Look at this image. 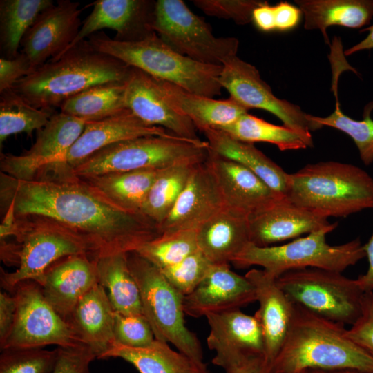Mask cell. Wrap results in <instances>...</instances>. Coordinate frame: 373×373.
<instances>
[{"mask_svg": "<svg viewBox=\"0 0 373 373\" xmlns=\"http://www.w3.org/2000/svg\"><path fill=\"white\" fill-rule=\"evenodd\" d=\"M0 199L2 211L43 216L66 227L82 239L94 260L137 251L161 236L145 216L117 208L73 175L23 180L1 172Z\"/></svg>", "mask_w": 373, "mask_h": 373, "instance_id": "1", "label": "cell"}, {"mask_svg": "<svg viewBox=\"0 0 373 373\" xmlns=\"http://www.w3.org/2000/svg\"><path fill=\"white\" fill-rule=\"evenodd\" d=\"M15 217L10 235L1 240V259L17 267L12 272L1 270V285L10 294L21 282L39 283L47 269L61 258L88 256L82 239L58 222L39 215Z\"/></svg>", "mask_w": 373, "mask_h": 373, "instance_id": "4", "label": "cell"}, {"mask_svg": "<svg viewBox=\"0 0 373 373\" xmlns=\"http://www.w3.org/2000/svg\"><path fill=\"white\" fill-rule=\"evenodd\" d=\"M276 283L289 298L309 312L343 325L360 317L364 291L342 272L305 268L285 272Z\"/></svg>", "mask_w": 373, "mask_h": 373, "instance_id": "10", "label": "cell"}, {"mask_svg": "<svg viewBox=\"0 0 373 373\" xmlns=\"http://www.w3.org/2000/svg\"><path fill=\"white\" fill-rule=\"evenodd\" d=\"M57 347L1 350L0 373H50L57 357Z\"/></svg>", "mask_w": 373, "mask_h": 373, "instance_id": "41", "label": "cell"}, {"mask_svg": "<svg viewBox=\"0 0 373 373\" xmlns=\"http://www.w3.org/2000/svg\"><path fill=\"white\" fill-rule=\"evenodd\" d=\"M109 358H122L133 365L140 373H209L207 366L173 350L168 343L156 339L151 345L142 348L115 343L100 359Z\"/></svg>", "mask_w": 373, "mask_h": 373, "instance_id": "32", "label": "cell"}, {"mask_svg": "<svg viewBox=\"0 0 373 373\" xmlns=\"http://www.w3.org/2000/svg\"><path fill=\"white\" fill-rule=\"evenodd\" d=\"M55 364L50 373H90L89 364L95 354L84 345L73 347H57Z\"/></svg>", "mask_w": 373, "mask_h": 373, "instance_id": "46", "label": "cell"}, {"mask_svg": "<svg viewBox=\"0 0 373 373\" xmlns=\"http://www.w3.org/2000/svg\"><path fill=\"white\" fill-rule=\"evenodd\" d=\"M17 299L13 294L0 293V345L9 334L17 313Z\"/></svg>", "mask_w": 373, "mask_h": 373, "instance_id": "49", "label": "cell"}, {"mask_svg": "<svg viewBox=\"0 0 373 373\" xmlns=\"http://www.w3.org/2000/svg\"><path fill=\"white\" fill-rule=\"evenodd\" d=\"M86 122L63 113H54L37 131L30 149L21 155L1 154V172L14 178L30 180L49 164L64 155L82 133Z\"/></svg>", "mask_w": 373, "mask_h": 373, "instance_id": "15", "label": "cell"}, {"mask_svg": "<svg viewBox=\"0 0 373 373\" xmlns=\"http://www.w3.org/2000/svg\"><path fill=\"white\" fill-rule=\"evenodd\" d=\"M251 242L268 247L321 229L336 227L327 218L299 207L285 198L249 217Z\"/></svg>", "mask_w": 373, "mask_h": 373, "instance_id": "22", "label": "cell"}, {"mask_svg": "<svg viewBox=\"0 0 373 373\" xmlns=\"http://www.w3.org/2000/svg\"><path fill=\"white\" fill-rule=\"evenodd\" d=\"M365 257L368 261L367 271L359 276L356 282L364 292H373V233L366 244L364 245Z\"/></svg>", "mask_w": 373, "mask_h": 373, "instance_id": "51", "label": "cell"}, {"mask_svg": "<svg viewBox=\"0 0 373 373\" xmlns=\"http://www.w3.org/2000/svg\"><path fill=\"white\" fill-rule=\"evenodd\" d=\"M212 152L234 161L259 177L276 194L285 198L289 173L256 148L254 144L234 139L219 128L202 131Z\"/></svg>", "mask_w": 373, "mask_h": 373, "instance_id": "29", "label": "cell"}, {"mask_svg": "<svg viewBox=\"0 0 373 373\" xmlns=\"http://www.w3.org/2000/svg\"><path fill=\"white\" fill-rule=\"evenodd\" d=\"M260 0H194L193 4L206 15L233 20L238 25L252 21V13Z\"/></svg>", "mask_w": 373, "mask_h": 373, "instance_id": "45", "label": "cell"}, {"mask_svg": "<svg viewBox=\"0 0 373 373\" xmlns=\"http://www.w3.org/2000/svg\"><path fill=\"white\" fill-rule=\"evenodd\" d=\"M307 373H363L353 370H309Z\"/></svg>", "mask_w": 373, "mask_h": 373, "instance_id": "53", "label": "cell"}, {"mask_svg": "<svg viewBox=\"0 0 373 373\" xmlns=\"http://www.w3.org/2000/svg\"><path fill=\"white\" fill-rule=\"evenodd\" d=\"M301 10L287 1L271 6L263 1L252 13V21L263 32L288 31L296 28L300 21Z\"/></svg>", "mask_w": 373, "mask_h": 373, "instance_id": "43", "label": "cell"}, {"mask_svg": "<svg viewBox=\"0 0 373 373\" xmlns=\"http://www.w3.org/2000/svg\"><path fill=\"white\" fill-rule=\"evenodd\" d=\"M12 294L17 299L16 317L9 334L0 345L1 350L83 345L46 301L38 283L33 280L21 282Z\"/></svg>", "mask_w": 373, "mask_h": 373, "instance_id": "12", "label": "cell"}, {"mask_svg": "<svg viewBox=\"0 0 373 373\" xmlns=\"http://www.w3.org/2000/svg\"><path fill=\"white\" fill-rule=\"evenodd\" d=\"M205 317L210 327L207 344L216 352L214 365L225 370L247 358L265 355L262 330L254 315L237 309Z\"/></svg>", "mask_w": 373, "mask_h": 373, "instance_id": "17", "label": "cell"}, {"mask_svg": "<svg viewBox=\"0 0 373 373\" xmlns=\"http://www.w3.org/2000/svg\"><path fill=\"white\" fill-rule=\"evenodd\" d=\"M225 207L206 161L196 164L172 210L159 226L162 234L196 231Z\"/></svg>", "mask_w": 373, "mask_h": 373, "instance_id": "21", "label": "cell"}, {"mask_svg": "<svg viewBox=\"0 0 373 373\" xmlns=\"http://www.w3.org/2000/svg\"><path fill=\"white\" fill-rule=\"evenodd\" d=\"M347 335L373 356V292L364 293L361 314Z\"/></svg>", "mask_w": 373, "mask_h": 373, "instance_id": "47", "label": "cell"}, {"mask_svg": "<svg viewBox=\"0 0 373 373\" xmlns=\"http://www.w3.org/2000/svg\"><path fill=\"white\" fill-rule=\"evenodd\" d=\"M157 79L167 102L180 114L189 118L201 132L208 128H220L229 125L248 113L249 110L230 97L227 99H216Z\"/></svg>", "mask_w": 373, "mask_h": 373, "instance_id": "28", "label": "cell"}, {"mask_svg": "<svg viewBox=\"0 0 373 373\" xmlns=\"http://www.w3.org/2000/svg\"><path fill=\"white\" fill-rule=\"evenodd\" d=\"M372 110L373 102H371L364 108L363 119L356 120L344 114L337 102L334 112L329 115L318 117L309 114V118L322 128L329 126L349 135L357 147L361 161L368 166L373 162Z\"/></svg>", "mask_w": 373, "mask_h": 373, "instance_id": "39", "label": "cell"}, {"mask_svg": "<svg viewBox=\"0 0 373 373\" xmlns=\"http://www.w3.org/2000/svg\"><path fill=\"white\" fill-rule=\"evenodd\" d=\"M198 250L195 231L162 234L136 252L160 269L172 266Z\"/></svg>", "mask_w": 373, "mask_h": 373, "instance_id": "40", "label": "cell"}, {"mask_svg": "<svg viewBox=\"0 0 373 373\" xmlns=\"http://www.w3.org/2000/svg\"><path fill=\"white\" fill-rule=\"evenodd\" d=\"M256 301L254 285L229 263L213 264L196 288L184 296L185 314L193 318L240 309Z\"/></svg>", "mask_w": 373, "mask_h": 373, "instance_id": "19", "label": "cell"}, {"mask_svg": "<svg viewBox=\"0 0 373 373\" xmlns=\"http://www.w3.org/2000/svg\"><path fill=\"white\" fill-rule=\"evenodd\" d=\"M148 135L178 137L164 128L146 124L128 109L102 119L86 122L82 133L66 153L40 169L35 178L67 175L73 168L108 145Z\"/></svg>", "mask_w": 373, "mask_h": 373, "instance_id": "14", "label": "cell"}, {"mask_svg": "<svg viewBox=\"0 0 373 373\" xmlns=\"http://www.w3.org/2000/svg\"><path fill=\"white\" fill-rule=\"evenodd\" d=\"M219 129L239 141L251 144L267 142L276 145L280 151L309 147L303 137L295 131L284 125L273 124L249 113Z\"/></svg>", "mask_w": 373, "mask_h": 373, "instance_id": "37", "label": "cell"}, {"mask_svg": "<svg viewBox=\"0 0 373 373\" xmlns=\"http://www.w3.org/2000/svg\"><path fill=\"white\" fill-rule=\"evenodd\" d=\"M124 84L126 107L142 122L164 128L182 139L209 145L198 137L193 123L167 102L155 77L131 67Z\"/></svg>", "mask_w": 373, "mask_h": 373, "instance_id": "18", "label": "cell"}, {"mask_svg": "<svg viewBox=\"0 0 373 373\" xmlns=\"http://www.w3.org/2000/svg\"><path fill=\"white\" fill-rule=\"evenodd\" d=\"M96 50L187 91L212 97L221 93L218 79L222 66L209 65L184 56L155 32L135 41H119L104 32L88 38Z\"/></svg>", "mask_w": 373, "mask_h": 373, "instance_id": "6", "label": "cell"}, {"mask_svg": "<svg viewBox=\"0 0 373 373\" xmlns=\"http://www.w3.org/2000/svg\"><path fill=\"white\" fill-rule=\"evenodd\" d=\"M199 163L201 162H184L165 168L152 185L141 213L158 228L172 210L195 166Z\"/></svg>", "mask_w": 373, "mask_h": 373, "instance_id": "36", "label": "cell"}, {"mask_svg": "<svg viewBox=\"0 0 373 373\" xmlns=\"http://www.w3.org/2000/svg\"><path fill=\"white\" fill-rule=\"evenodd\" d=\"M299 373H307V371H303V372H300Z\"/></svg>", "mask_w": 373, "mask_h": 373, "instance_id": "54", "label": "cell"}, {"mask_svg": "<svg viewBox=\"0 0 373 373\" xmlns=\"http://www.w3.org/2000/svg\"><path fill=\"white\" fill-rule=\"evenodd\" d=\"M219 84L238 104L247 110L262 109L277 117L283 125L300 134L309 147L314 146L311 132L322 128L312 122L309 114L287 100L278 98L252 64L237 55L222 64Z\"/></svg>", "mask_w": 373, "mask_h": 373, "instance_id": "13", "label": "cell"}, {"mask_svg": "<svg viewBox=\"0 0 373 373\" xmlns=\"http://www.w3.org/2000/svg\"><path fill=\"white\" fill-rule=\"evenodd\" d=\"M113 334L115 343L134 348L146 347L155 340L144 314L126 315L115 312Z\"/></svg>", "mask_w": 373, "mask_h": 373, "instance_id": "44", "label": "cell"}, {"mask_svg": "<svg viewBox=\"0 0 373 373\" xmlns=\"http://www.w3.org/2000/svg\"><path fill=\"white\" fill-rule=\"evenodd\" d=\"M114 313L105 289L98 283L79 300L67 321L81 343L98 359L115 343Z\"/></svg>", "mask_w": 373, "mask_h": 373, "instance_id": "26", "label": "cell"}, {"mask_svg": "<svg viewBox=\"0 0 373 373\" xmlns=\"http://www.w3.org/2000/svg\"><path fill=\"white\" fill-rule=\"evenodd\" d=\"M195 232L198 249L213 264L231 262L251 243L249 216L226 206Z\"/></svg>", "mask_w": 373, "mask_h": 373, "instance_id": "27", "label": "cell"}, {"mask_svg": "<svg viewBox=\"0 0 373 373\" xmlns=\"http://www.w3.org/2000/svg\"><path fill=\"white\" fill-rule=\"evenodd\" d=\"M209 147L180 137H139L102 149L73 168L67 175L83 178L163 169L184 162H202L208 157Z\"/></svg>", "mask_w": 373, "mask_h": 373, "instance_id": "9", "label": "cell"}, {"mask_svg": "<svg viewBox=\"0 0 373 373\" xmlns=\"http://www.w3.org/2000/svg\"><path fill=\"white\" fill-rule=\"evenodd\" d=\"M361 32H368V35L364 39L345 50V55L349 56L359 51L373 49V24L363 28Z\"/></svg>", "mask_w": 373, "mask_h": 373, "instance_id": "52", "label": "cell"}, {"mask_svg": "<svg viewBox=\"0 0 373 373\" xmlns=\"http://www.w3.org/2000/svg\"><path fill=\"white\" fill-rule=\"evenodd\" d=\"M82 12L79 2L59 0L39 14L21 43L35 70L67 50L82 26Z\"/></svg>", "mask_w": 373, "mask_h": 373, "instance_id": "16", "label": "cell"}, {"mask_svg": "<svg viewBox=\"0 0 373 373\" xmlns=\"http://www.w3.org/2000/svg\"><path fill=\"white\" fill-rule=\"evenodd\" d=\"M155 5V1L149 0L95 1L92 3L93 10L82 22L67 50L104 28L116 31L114 39L119 41L145 38L154 32L152 24Z\"/></svg>", "mask_w": 373, "mask_h": 373, "instance_id": "20", "label": "cell"}, {"mask_svg": "<svg viewBox=\"0 0 373 373\" xmlns=\"http://www.w3.org/2000/svg\"><path fill=\"white\" fill-rule=\"evenodd\" d=\"M206 163L215 177L228 208L249 217L284 198L252 171L212 152L209 147Z\"/></svg>", "mask_w": 373, "mask_h": 373, "instance_id": "24", "label": "cell"}, {"mask_svg": "<svg viewBox=\"0 0 373 373\" xmlns=\"http://www.w3.org/2000/svg\"><path fill=\"white\" fill-rule=\"evenodd\" d=\"M304 17V28L318 30L329 44L327 29L332 26L360 28L373 19V0H295Z\"/></svg>", "mask_w": 373, "mask_h": 373, "instance_id": "31", "label": "cell"}, {"mask_svg": "<svg viewBox=\"0 0 373 373\" xmlns=\"http://www.w3.org/2000/svg\"><path fill=\"white\" fill-rule=\"evenodd\" d=\"M152 29L175 51L202 64L222 66L237 55L236 37L214 36L209 25L182 0L156 1Z\"/></svg>", "mask_w": 373, "mask_h": 373, "instance_id": "11", "label": "cell"}, {"mask_svg": "<svg viewBox=\"0 0 373 373\" xmlns=\"http://www.w3.org/2000/svg\"><path fill=\"white\" fill-rule=\"evenodd\" d=\"M345 369L373 373V356L347 336L345 325L294 303L291 328L271 373Z\"/></svg>", "mask_w": 373, "mask_h": 373, "instance_id": "2", "label": "cell"}, {"mask_svg": "<svg viewBox=\"0 0 373 373\" xmlns=\"http://www.w3.org/2000/svg\"><path fill=\"white\" fill-rule=\"evenodd\" d=\"M98 282L105 289L113 310L126 314H143L140 290L122 253L95 260Z\"/></svg>", "mask_w": 373, "mask_h": 373, "instance_id": "33", "label": "cell"}, {"mask_svg": "<svg viewBox=\"0 0 373 373\" xmlns=\"http://www.w3.org/2000/svg\"><path fill=\"white\" fill-rule=\"evenodd\" d=\"M285 198L327 218L346 217L373 209V178L348 163L309 164L289 173Z\"/></svg>", "mask_w": 373, "mask_h": 373, "instance_id": "5", "label": "cell"}, {"mask_svg": "<svg viewBox=\"0 0 373 373\" xmlns=\"http://www.w3.org/2000/svg\"><path fill=\"white\" fill-rule=\"evenodd\" d=\"M127 261L140 290L143 314L155 339L171 343L199 365L207 366L198 336L185 325L184 296L158 267L136 251L127 253Z\"/></svg>", "mask_w": 373, "mask_h": 373, "instance_id": "7", "label": "cell"}, {"mask_svg": "<svg viewBox=\"0 0 373 373\" xmlns=\"http://www.w3.org/2000/svg\"><path fill=\"white\" fill-rule=\"evenodd\" d=\"M130 69L84 40L19 80L12 88L35 108L52 110L93 86L125 82Z\"/></svg>", "mask_w": 373, "mask_h": 373, "instance_id": "3", "label": "cell"}, {"mask_svg": "<svg viewBox=\"0 0 373 373\" xmlns=\"http://www.w3.org/2000/svg\"><path fill=\"white\" fill-rule=\"evenodd\" d=\"M254 285L259 307L254 314L261 326L265 356L271 363L289 334L294 315V303L263 269H252L245 275Z\"/></svg>", "mask_w": 373, "mask_h": 373, "instance_id": "25", "label": "cell"}, {"mask_svg": "<svg viewBox=\"0 0 373 373\" xmlns=\"http://www.w3.org/2000/svg\"><path fill=\"white\" fill-rule=\"evenodd\" d=\"M162 170L147 169L78 178L117 208L131 213H142L146 197Z\"/></svg>", "mask_w": 373, "mask_h": 373, "instance_id": "30", "label": "cell"}, {"mask_svg": "<svg viewBox=\"0 0 373 373\" xmlns=\"http://www.w3.org/2000/svg\"><path fill=\"white\" fill-rule=\"evenodd\" d=\"M98 283L95 260L80 254L54 262L38 284L46 301L67 323L79 300Z\"/></svg>", "mask_w": 373, "mask_h": 373, "instance_id": "23", "label": "cell"}, {"mask_svg": "<svg viewBox=\"0 0 373 373\" xmlns=\"http://www.w3.org/2000/svg\"><path fill=\"white\" fill-rule=\"evenodd\" d=\"M272 365L265 355L247 358L225 370L226 373H271Z\"/></svg>", "mask_w": 373, "mask_h": 373, "instance_id": "50", "label": "cell"}, {"mask_svg": "<svg viewBox=\"0 0 373 373\" xmlns=\"http://www.w3.org/2000/svg\"><path fill=\"white\" fill-rule=\"evenodd\" d=\"M335 227L318 230L278 246L258 247L251 242L231 262L238 268L262 267L275 278L286 271L318 268L343 272L365 257L358 238L338 245H330L326 235Z\"/></svg>", "mask_w": 373, "mask_h": 373, "instance_id": "8", "label": "cell"}, {"mask_svg": "<svg viewBox=\"0 0 373 373\" xmlns=\"http://www.w3.org/2000/svg\"><path fill=\"white\" fill-rule=\"evenodd\" d=\"M35 70L28 59L21 52L12 59L1 57L0 93L12 88L19 80Z\"/></svg>", "mask_w": 373, "mask_h": 373, "instance_id": "48", "label": "cell"}, {"mask_svg": "<svg viewBox=\"0 0 373 373\" xmlns=\"http://www.w3.org/2000/svg\"><path fill=\"white\" fill-rule=\"evenodd\" d=\"M0 95V144L11 135H30L43 128L54 114L52 110L35 108L12 88Z\"/></svg>", "mask_w": 373, "mask_h": 373, "instance_id": "38", "label": "cell"}, {"mask_svg": "<svg viewBox=\"0 0 373 373\" xmlns=\"http://www.w3.org/2000/svg\"><path fill=\"white\" fill-rule=\"evenodd\" d=\"M52 0H1L0 47L3 57L19 54L21 40L39 14L54 4Z\"/></svg>", "mask_w": 373, "mask_h": 373, "instance_id": "35", "label": "cell"}, {"mask_svg": "<svg viewBox=\"0 0 373 373\" xmlns=\"http://www.w3.org/2000/svg\"><path fill=\"white\" fill-rule=\"evenodd\" d=\"M212 265L198 249L180 262L160 269L170 284L186 296L200 283Z\"/></svg>", "mask_w": 373, "mask_h": 373, "instance_id": "42", "label": "cell"}, {"mask_svg": "<svg viewBox=\"0 0 373 373\" xmlns=\"http://www.w3.org/2000/svg\"><path fill=\"white\" fill-rule=\"evenodd\" d=\"M59 108L60 112L85 122L111 117L128 109L124 82L93 86L66 99Z\"/></svg>", "mask_w": 373, "mask_h": 373, "instance_id": "34", "label": "cell"}]
</instances>
